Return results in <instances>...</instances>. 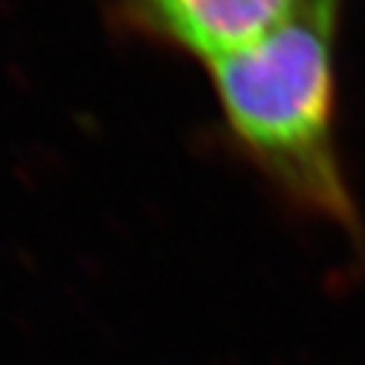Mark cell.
<instances>
[{
	"label": "cell",
	"instance_id": "6da1fadb",
	"mask_svg": "<svg viewBox=\"0 0 365 365\" xmlns=\"http://www.w3.org/2000/svg\"><path fill=\"white\" fill-rule=\"evenodd\" d=\"M337 0H309L264 38L211 60L237 138L277 185L351 237L361 223L332 140V26Z\"/></svg>",
	"mask_w": 365,
	"mask_h": 365
},
{
	"label": "cell",
	"instance_id": "7a4b0ae2",
	"mask_svg": "<svg viewBox=\"0 0 365 365\" xmlns=\"http://www.w3.org/2000/svg\"><path fill=\"white\" fill-rule=\"evenodd\" d=\"M190 53L216 60L264 38L297 17L309 0H135Z\"/></svg>",
	"mask_w": 365,
	"mask_h": 365
}]
</instances>
